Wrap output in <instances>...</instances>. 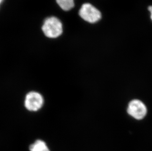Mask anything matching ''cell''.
I'll list each match as a JSON object with an SVG mask.
<instances>
[{"instance_id": "3957f363", "label": "cell", "mask_w": 152, "mask_h": 151, "mask_svg": "<svg viewBox=\"0 0 152 151\" xmlns=\"http://www.w3.org/2000/svg\"><path fill=\"white\" fill-rule=\"evenodd\" d=\"M127 112L129 115L137 120H141L145 117L147 113V107L142 102L133 100L129 102Z\"/></svg>"}, {"instance_id": "277c9868", "label": "cell", "mask_w": 152, "mask_h": 151, "mask_svg": "<svg viewBox=\"0 0 152 151\" xmlns=\"http://www.w3.org/2000/svg\"><path fill=\"white\" fill-rule=\"evenodd\" d=\"M43 104V98L39 93L31 92L26 95L25 106L30 111H37L42 107Z\"/></svg>"}, {"instance_id": "6da1fadb", "label": "cell", "mask_w": 152, "mask_h": 151, "mask_svg": "<svg viewBox=\"0 0 152 151\" xmlns=\"http://www.w3.org/2000/svg\"><path fill=\"white\" fill-rule=\"evenodd\" d=\"M42 30L46 37L55 38L62 34L63 25L60 20L57 17H49L44 22Z\"/></svg>"}, {"instance_id": "8992f818", "label": "cell", "mask_w": 152, "mask_h": 151, "mask_svg": "<svg viewBox=\"0 0 152 151\" xmlns=\"http://www.w3.org/2000/svg\"><path fill=\"white\" fill-rule=\"evenodd\" d=\"M56 2L59 7L65 11L72 9L75 6L74 0H56Z\"/></svg>"}, {"instance_id": "52a82bcc", "label": "cell", "mask_w": 152, "mask_h": 151, "mask_svg": "<svg viewBox=\"0 0 152 151\" xmlns=\"http://www.w3.org/2000/svg\"><path fill=\"white\" fill-rule=\"evenodd\" d=\"M148 10L150 12V17L152 21V6H150L148 7Z\"/></svg>"}, {"instance_id": "7a4b0ae2", "label": "cell", "mask_w": 152, "mask_h": 151, "mask_svg": "<svg viewBox=\"0 0 152 151\" xmlns=\"http://www.w3.org/2000/svg\"><path fill=\"white\" fill-rule=\"evenodd\" d=\"M79 15L85 21L90 24L98 23L102 18L101 11L90 3H85L79 9Z\"/></svg>"}, {"instance_id": "ba28073f", "label": "cell", "mask_w": 152, "mask_h": 151, "mask_svg": "<svg viewBox=\"0 0 152 151\" xmlns=\"http://www.w3.org/2000/svg\"><path fill=\"white\" fill-rule=\"evenodd\" d=\"M3 1H4V0H0V5H1V3L3 2Z\"/></svg>"}, {"instance_id": "5b68a950", "label": "cell", "mask_w": 152, "mask_h": 151, "mask_svg": "<svg viewBox=\"0 0 152 151\" xmlns=\"http://www.w3.org/2000/svg\"><path fill=\"white\" fill-rule=\"evenodd\" d=\"M30 151H50L46 143L42 140H37L29 147Z\"/></svg>"}]
</instances>
